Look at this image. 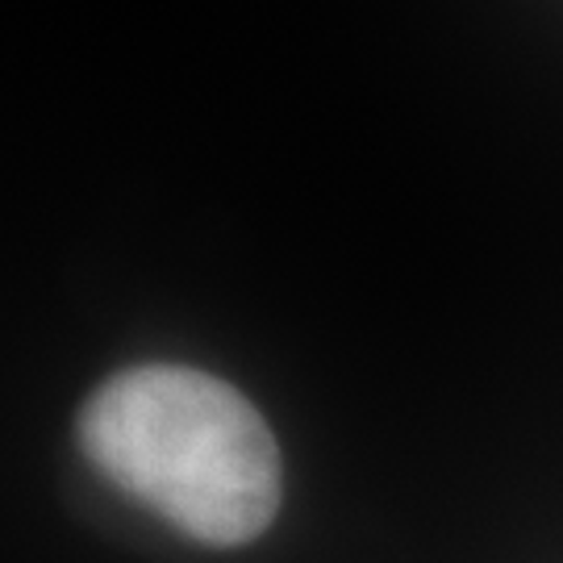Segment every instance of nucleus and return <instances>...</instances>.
I'll use <instances>...</instances> for the list:
<instances>
[{"instance_id":"1","label":"nucleus","mask_w":563,"mask_h":563,"mask_svg":"<svg viewBox=\"0 0 563 563\" xmlns=\"http://www.w3.org/2000/svg\"><path fill=\"white\" fill-rule=\"evenodd\" d=\"M80 446L109 481L209 547L260 539L280 509V451L234 384L146 363L80 409Z\"/></svg>"}]
</instances>
